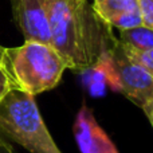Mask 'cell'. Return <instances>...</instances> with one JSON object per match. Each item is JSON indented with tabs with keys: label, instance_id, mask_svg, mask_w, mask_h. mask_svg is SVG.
<instances>
[{
	"label": "cell",
	"instance_id": "6da1fadb",
	"mask_svg": "<svg viewBox=\"0 0 153 153\" xmlns=\"http://www.w3.org/2000/svg\"><path fill=\"white\" fill-rule=\"evenodd\" d=\"M47 20L50 45L73 71L95 70L116 39L89 0H48Z\"/></svg>",
	"mask_w": 153,
	"mask_h": 153
},
{
	"label": "cell",
	"instance_id": "3957f363",
	"mask_svg": "<svg viewBox=\"0 0 153 153\" xmlns=\"http://www.w3.org/2000/svg\"><path fill=\"white\" fill-rule=\"evenodd\" d=\"M0 136L30 153H62L42 118L35 97L12 89L0 100Z\"/></svg>",
	"mask_w": 153,
	"mask_h": 153
},
{
	"label": "cell",
	"instance_id": "7c38bea8",
	"mask_svg": "<svg viewBox=\"0 0 153 153\" xmlns=\"http://www.w3.org/2000/svg\"><path fill=\"white\" fill-rule=\"evenodd\" d=\"M0 153H15L11 144L1 136H0Z\"/></svg>",
	"mask_w": 153,
	"mask_h": 153
},
{
	"label": "cell",
	"instance_id": "9c48e42d",
	"mask_svg": "<svg viewBox=\"0 0 153 153\" xmlns=\"http://www.w3.org/2000/svg\"><path fill=\"white\" fill-rule=\"evenodd\" d=\"M120 46H121V50L124 51L125 56L132 63L143 67L144 70L153 74V50H141V48L132 47L129 45H124L121 42H120Z\"/></svg>",
	"mask_w": 153,
	"mask_h": 153
},
{
	"label": "cell",
	"instance_id": "8992f818",
	"mask_svg": "<svg viewBox=\"0 0 153 153\" xmlns=\"http://www.w3.org/2000/svg\"><path fill=\"white\" fill-rule=\"evenodd\" d=\"M73 133L81 153H120L108 133L97 122L91 109L85 103L75 117Z\"/></svg>",
	"mask_w": 153,
	"mask_h": 153
},
{
	"label": "cell",
	"instance_id": "30bf717a",
	"mask_svg": "<svg viewBox=\"0 0 153 153\" xmlns=\"http://www.w3.org/2000/svg\"><path fill=\"white\" fill-rule=\"evenodd\" d=\"M12 89L13 85L7 63V47L0 45V100Z\"/></svg>",
	"mask_w": 153,
	"mask_h": 153
},
{
	"label": "cell",
	"instance_id": "52a82bcc",
	"mask_svg": "<svg viewBox=\"0 0 153 153\" xmlns=\"http://www.w3.org/2000/svg\"><path fill=\"white\" fill-rule=\"evenodd\" d=\"M91 8L98 19L110 28L121 16L138 11L136 0H93Z\"/></svg>",
	"mask_w": 153,
	"mask_h": 153
},
{
	"label": "cell",
	"instance_id": "8fae6325",
	"mask_svg": "<svg viewBox=\"0 0 153 153\" xmlns=\"http://www.w3.org/2000/svg\"><path fill=\"white\" fill-rule=\"evenodd\" d=\"M144 27L153 28V0H136Z\"/></svg>",
	"mask_w": 153,
	"mask_h": 153
},
{
	"label": "cell",
	"instance_id": "5b68a950",
	"mask_svg": "<svg viewBox=\"0 0 153 153\" xmlns=\"http://www.w3.org/2000/svg\"><path fill=\"white\" fill-rule=\"evenodd\" d=\"M12 18L24 40L50 43L48 0H10Z\"/></svg>",
	"mask_w": 153,
	"mask_h": 153
},
{
	"label": "cell",
	"instance_id": "ba28073f",
	"mask_svg": "<svg viewBox=\"0 0 153 153\" xmlns=\"http://www.w3.org/2000/svg\"><path fill=\"white\" fill-rule=\"evenodd\" d=\"M117 39L124 45H129L136 48L153 50V31L148 27L138 26L134 28L122 30L120 31V38Z\"/></svg>",
	"mask_w": 153,
	"mask_h": 153
},
{
	"label": "cell",
	"instance_id": "277c9868",
	"mask_svg": "<svg viewBox=\"0 0 153 153\" xmlns=\"http://www.w3.org/2000/svg\"><path fill=\"white\" fill-rule=\"evenodd\" d=\"M95 70H101L108 83L143 109L146 118L153 120V74L132 63L121 50L118 39L102 56Z\"/></svg>",
	"mask_w": 153,
	"mask_h": 153
},
{
	"label": "cell",
	"instance_id": "7a4b0ae2",
	"mask_svg": "<svg viewBox=\"0 0 153 153\" xmlns=\"http://www.w3.org/2000/svg\"><path fill=\"white\" fill-rule=\"evenodd\" d=\"M7 63L13 89L35 95L56 87L67 63L50 43L24 40L18 47H7Z\"/></svg>",
	"mask_w": 153,
	"mask_h": 153
}]
</instances>
